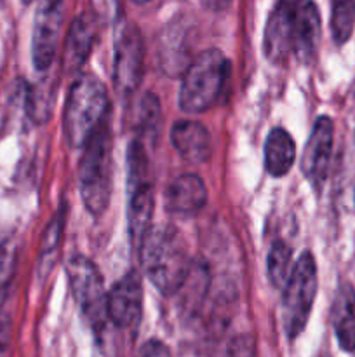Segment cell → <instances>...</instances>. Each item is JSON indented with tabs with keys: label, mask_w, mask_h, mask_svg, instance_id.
Listing matches in <instances>:
<instances>
[{
	"label": "cell",
	"mask_w": 355,
	"mask_h": 357,
	"mask_svg": "<svg viewBox=\"0 0 355 357\" xmlns=\"http://www.w3.org/2000/svg\"><path fill=\"white\" fill-rule=\"evenodd\" d=\"M138 357H173V354H171V349L164 342L153 338V340L145 342L141 345Z\"/></svg>",
	"instance_id": "484cf974"
},
{
	"label": "cell",
	"mask_w": 355,
	"mask_h": 357,
	"mask_svg": "<svg viewBox=\"0 0 355 357\" xmlns=\"http://www.w3.org/2000/svg\"><path fill=\"white\" fill-rule=\"evenodd\" d=\"M207 201V190L198 174L184 173L174 178L166 190V209L173 215L190 216L200 211Z\"/></svg>",
	"instance_id": "9a60e30c"
},
{
	"label": "cell",
	"mask_w": 355,
	"mask_h": 357,
	"mask_svg": "<svg viewBox=\"0 0 355 357\" xmlns=\"http://www.w3.org/2000/svg\"><path fill=\"white\" fill-rule=\"evenodd\" d=\"M153 185L145 145L132 139L127 149V227L132 246L139 248L152 225Z\"/></svg>",
	"instance_id": "5b68a950"
},
{
	"label": "cell",
	"mask_w": 355,
	"mask_h": 357,
	"mask_svg": "<svg viewBox=\"0 0 355 357\" xmlns=\"http://www.w3.org/2000/svg\"><path fill=\"white\" fill-rule=\"evenodd\" d=\"M292 253L291 248H287V244L277 241V243L271 244L270 253L267 258V271H268V279H270L271 286L277 289H282L287 282L289 275L292 271Z\"/></svg>",
	"instance_id": "603a6c76"
},
{
	"label": "cell",
	"mask_w": 355,
	"mask_h": 357,
	"mask_svg": "<svg viewBox=\"0 0 355 357\" xmlns=\"http://www.w3.org/2000/svg\"><path fill=\"white\" fill-rule=\"evenodd\" d=\"M65 0H40L35 13L31 33V61L40 72H45L54 59L59 33L63 26Z\"/></svg>",
	"instance_id": "9c48e42d"
},
{
	"label": "cell",
	"mask_w": 355,
	"mask_h": 357,
	"mask_svg": "<svg viewBox=\"0 0 355 357\" xmlns=\"http://www.w3.org/2000/svg\"><path fill=\"white\" fill-rule=\"evenodd\" d=\"M17 260V241L13 229L0 227V312L9 298Z\"/></svg>",
	"instance_id": "ffe728a7"
},
{
	"label": "cell",
	"mask_w": 355,
	"mask_h": 357,
	"mask_svg": "<svg viewBox=\"0 0 355 357\" xmlns=\"http://www.w3.org/2000/svg\"><path fill=\"white\" fill-rule=\"evenodd\" d=\"M145 70V42L139 28L122 23L115 33L113 84L120 96L134 93Z\"/></svg>",
	"instance_id": "ba28073f"
},
{
	"label": "cell",
	"mask_w": 355,
	"mask_h": 357,
	"mask_svg": "<svg viewBox=\"0 0 355 357\" xmlns=\"http://www.w3.org/2000/svg\"><path fill=\"white\" fill-rule=\"evenodd\" d=\"M79 187L87 211L93 216L103 215L111 195V135L106 121L84 145Z\"/></svg>",
	"instance_id": "277c9868"
},
{
	"label": "cell",
	"mask_w": 355,
	"mask_h": 357,
	"mask_svg": "<svg viewBox=\"0 0 355 357\" xmlns=\"http://www.w3.org/2000/svg\"><path fill=\"white\" fill-rule=\"evenodd\" d=\"M131 2H134V3H139V6H141V3H146V2H150V0H131Z\"/></svg>",
	"instance_id": "f546056e"
},
{
	"label": "cell",
	"mask_w": 355,
	"mask_h": 357,
	"mask_svg": "<svg viewBox=\"0 0 355 357\" xmlns=\"http://www.w3.org/2000/svg\"><path fill=\"white\" fill-rule=\"evenodd\" d=\"M232 3V0H202V6L207 7V9L219 13V10L228 9V6Z\"/></svg>",
	"instance_id": "f1b7e54d"
},
{
	"label": "cell",
	"mask_w": 355,
	"mask_h": 357,
	"mask_svg": "<svg viewBox=\"0 0 355 357\" xmlns=\"http://www.w3.org/2000/svg\"><path fill=\"white\" fill-rule=\"evenodd\" d=\"M106 312L117 328L138 326L143 312V286L136 272H129L111 286L106 296Z\"/></svg>",
	"instance_id": "7c38bea8"
},
{
	"label": "cell",
	"mask_w": 355,
	"mask_h": 357,
	"mask_svg": "<svg viewBox=\"0 0 355 357\" xmlns=\"http://www.w3.org/2000/svg\"><path fill=\"white\" fill-rule=\"evenodd\" d=\"M10 333H13V326L7 317H0V357H7L10 347Z\"/></svg>",
	"instance_id": "83f0119b"
},
{
	"label": "cell",
	"mask_w": 355,
	"mask_h": 357,
	"mask_svg": "<svg viewBox=\"0 0 355 357\" xmlns=\"http://www.w3.org/2000/svg\"><path fill=\"white\" fill-rule=\"evenodd\" d=\"M70 289L84 317L94 330H101L106 323V296L101 272L89 258L75 255L66 264Z\"/></svg>",
	"instance_id": "52a82bcc"
},
{
	"label": "cell",
	"mask_w": 355,
	"mask_h": 357,
	"mask_svg": "<svg viewBox=\"0 0 355 357\" xmlns=\"http://www.w3.org/2000/svg\"><path fill=\"white\" fill-rule=\"evenodd\" d=\"M138 250L143 268L157 291L164 296L180 293L194 265L180 230L164 223L150 227Z\"/></svg>",
	"instance_id": "6da1fadb"
},
{
	"label": "cell",
	"mask_w": 355,
	"mask_h": 357,
	"mask_svg": "<svg viewBox=\"0 0 355 357\" xmlns=\"http://www.w3.org/2000/svg\"><path fill=\"white\" fill-rule=\"evenodd\" d=\"M108 94L104 84L93 73L73 80L63 114L65 138L73 149H84L96 129L106 121Z\"/></svg>",
	"instance_id": "7a4b0ae2"
},
{
	"label": "cell",
	"mask_w": 355,
	"mask_h": 357,
	"mask_svg": "<svg viewBox=\"0 0 355 357\" xmlns=\"http://www.w3.org/2000/svg\"><path fill=\"white\" fill-rule=\"evenodd\" d=\"M63 227H65V209H59L56 213L54 218L51 220V223L45 229L44 237H42V244H40V257H38V265H40V275L45 278L51 268V265L54 264V255L58 251L59 246V239H61V232Z\"/></svg>",
	"instance_id": "cb8c5ba5"
},
{
	"label": "cell",
	"mask_w": 355,
	"mask_h": 357,
	"mask_svg": "<svg viewBox=\"0 0 355 357\" xmlns=\"http://www.w3.org/2000/svg\"><path fill=\"white\" fill-rule=\"evenodd\" d=\"M334 335L345 352L355 351V289L350 282H341L331 305Z\"/></svg>",
	"instance_id": "2e32d148"
},
{
	"label": "cell",
	"mask_w": 355,
	"mask_h": 357,
	"mask_svg": "<svg viewBox=\"0 0 355 357\" xmlns=\"http://www.w3.org/2000/svg\"><path fill=\"white\" fill-rule=\"evenodd\" d=\"M355 28V0H331V31L336 44L350 40Z\"/></svg>",
	"instance_id": "7402d4cb"
},
{
	"label": "cell",
	"mask_w": 355,
	"mask_h": 357,
	"mask_svg": "<svg viewBox=\"0 0 355 357\" xmlns=\"http://www.w3.org/2000/svg\"><path fill=\"white\" fill-rule=\"evenodd\" d=\"M56 79H44L35 84L26 98V110L35 124H44L51 117L56 96Z\"/></svg>",
	"instance_id": "44dd1931"
},
{
	"label": "cell",
	"mask_w": 355,
	"mask_h": 357,
	"mask_svg": "<svg viewBox=\"0 0 355 357\" xmlns=\"http://www.w3.org/2000/svg\"><path fill=\"white\" fill-rule=\"evenodd\" d=\"M191 59L184 31L180 26L169 28L159 40L160 68L171 77L183 75Z\"/></svg>",
	"instance_id": "d6986e66"
},
{
	"label": "cell",
	"mask_w": 355,
	"mask_h": 357,
	"mask_svg": "<svg viewBox=\"0 0 355 357\" xmlns=\"http://www.w3.org/2000/svg\"><path fill=\"white\" fill-rule=\"evenodd\" d=\"M296 160V143L284 128H274L265 142V167L274 178H282L291 171Z\"/></svg>",
	"instance_id": "ac0fdd59"
},
{
	"label": "cell",
	"mask_w": 355,
	"mask_h": 357,
	"mask_svg": "<svg viewBox=\"0 0 355 357\" xmlns=\"http://www.w3.org/2000/svg\"><path fill=\"white\" fill-rule=\"evenodd\" d=\"M33 2V0H23V3H31Z\"/></svg>",
	"instance_id": "4dcf8cb0"
},
{
	"label": "cell",
	"mask_w": 355,
	"mask_h": 357,
	"mask_svg": "<svg viewBox=\"0 0 355 357\" xmlns=\"http://www.w3.org/2000/svg\"><path fill=\"white\" fill-rule=\"evenodd\" d=\"M96 38V23L90 14H80L72 21L65 42V68L68 72H79L93 51Z\"/></svg>",
	"instance_id": "e0dca14e"
},
{
	"label": "cell",
	"mask_w": 355,
	"mask_h": 357,
	"mask_svg": "<svg viewBox=\"0 0 355 357\" xmlns=\"http://www.w3.org/2000/svg\"><path fill=\"white\" fill-rule=\"evenodd\" d=\"M97 16L103 20H113L118 14V0H93Z\"/></svg>",
	"instance_id": "4316f807"
},
{
	"label": "cell",
	"mask_w": 355,
	"mask_h": 357,
	"mask_svg": "<svg viewBox=\"0 0 355 357\" xmlns=\"http://www.w3.org/2000/svg\"><path fill=\"white\" fill-rule=\"evenodd\" d=\"M282 291V324L285 337L296 340L308 324L317 295V265L312 253L306 251L296 260Z\"/></svg>",
	"instance_id": "8992f818"
},
{
	"label": "cell",
	"mask_w": 355,
	"mask_h": 357,
	"mask_svg": "<svg viewBox=\"0 0 355 357\" xmlns=\"http://www.w3.org/2000/svg\"><path fill=\"white\" fill-rule=\"evenodd\" d=\"M334 143V124L331 117L322 115L313 124L312 132L308 136L305 150H303L301 171L306 180L319 188L326 181L329 173L331 155H333Z\"/></svg>",
	"instance_id": "30bf717a"
},
{
	"label": "cell",
	"mask_w": 355,
	"mask_h": 357,
	"mask_svg": "<svg viewBox=\"0 0 355 357\" xmlns=\"http://www.w3.org/2000/svg\"><path fill=\"white\" fill-rule=\"evenodd\" d=\"M160 103L155 94L148 93L141 100V112H139V129L146 136L155 138L157 129L160 126Z\"/></svg>",
	"instance_id": "d4e9b609"
},
{
	"label": "cell",
	"mask_w": 355,
	"mask_h": 357,
	"mask_svg": "<svg viewBox=\"0 0 355 357\" xmlns=\"http://www.w3.org/2000/svg\"><path fill=\"white\" fill-rule=\"evenodd\" d=\"M230 77V61L219 49H207L191 59L180 89V107L187 114H204L218 103Z\"/></svg>",
	"instance_id": "3957f363"
},
{
	"label": "cell",
	"mask_w": 355,
	"mask_h": 357,
	"mask_svg": "<svg viewBox=\"0 0 355 357\" xmlns=\"http://www.w3.org/2000/svg\"><path fill=\"white\" fill-rule=\"evenodd\" d=\"M0 6H2V0H0Z\"/></svg>",
	"instance_id": "1f68e13d"
},
{
	"label": "cell",
	"mask_w": 355,
	"mask_h": 357,
	"mask_svg": "<svg viewBox=\"0 0 355 357\" xmlns=\"http://www.w3.org/2000/svg\"><path fill=\"white\" fill-rule=\"evenodd\" d=\"M320 40V14L312 0H299L292 30V54L299 63L315 58Z\"/></svg>",
	"instance_id": "4fadbf2b"
},
{
	"label": "cell",
	"mask_w": 355,
	"mask_h": 357,
	"mask_svg": "<svg viewBox=\"0 0 355 357\" xmlns=\"http://www.w3.org/2000/svg\"><path fill=\"white\" fill-rule=\"evenodd\" d=\"M171 143L174 150L190 164H202L212 153V139L207 128L200 122L178 121L171 128Z\"/></svg>",
	"instance_id": "5bb4252c"
},
{
	"label": "cell",
	"mask_w": 355,
	"mask_h": 357,
	"mask_svg": "<svg viewBox=\"0 0 355 357\" xmlns=\"http://www.w3.org/2000/svg\"><path fill=\"white\" fill-rule=\"evenodd\" d=\"M299 0H278L267 21L263 52L274 65L284 63L292 54V30Z\"/></svg>",
	"instance_id": "8fae6325"
}]
</instances>
